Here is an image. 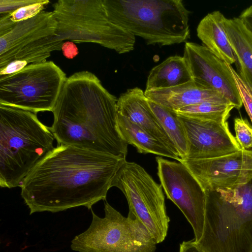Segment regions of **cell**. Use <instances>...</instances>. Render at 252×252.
I'll list each match as a JSON object with an SVG mask.
<instances>
[{
	"label": "cell",
	"instance_id": "3",
	"mask_svg": "<svg viewBox=\"0 0 252 252\" xmlns=\"http://www.w3.org/2000/svg\"><path fill=\"white\" fill-rule=\"evenodd\" d=\"M37 114L0 105V186L21 187L54 149V136Z\"/></svg>",
	"mask_w": 252,
	"mask_h": 252
},
{
	"label": "cell",
	"instance_id": "1",
	"mask_svg": "<svg viewBox=\"0 0 252 252\" xmlns=\"http://www.w3.org/2000/svg\"><path fill=\"white\" fill-rule=\"evenodd\" d=\"M126 158L58 145L24 179L21 195L35 213H57L106 200Z\"/></svg>",
	"mask_w": 252,
	"mask_h": 252
},
{
	"label": "cell",
	"instance_id": "7",
	"mask_svg": "<svg viewBox=\"0 0 252 252\" xmlns=\"http://www.w3.org/2000/svg\"><path fill=\"white\" fill-rule=\"evenodd\" d=\"M91 210L88 228L71 242V250L79 252H155V240L132 213L127 217L104 201V218Z\"/></svg>",
	"mask_w": 252,
	"mask_h": 252
},
{
	"label": "cell",
	"instance_id": "31",
	"mask_svg": "<svg viewBox=\"0 0 252 252\" xmlns=\"http://www.w3.org/2000/svg\"><path fill=\"white\" fill-rule=\"evenodd\" d=\"M179 252H204L194 243L193 240L183 241L180 245Z\"/></svg>",
	"mask_w": 252,
	"mask_h": 252
},
{
	"label": "cell",
	"instance_id": "24",
	"mask_svg": "<svg viewBox=\"0 0 252 252\" xmlns=\"http://www.w3.org/2000/svg\"><path fill=\"white\" fill-rule=\"evenodd\" d=\"M235 81L243 105L252 123V88L243 81L233 67L227 63Z\"/></svg>",
	"mask_w": 252,
	"mask_h": 252
},
{
	"label": "cell",
	"instance_id": "9",
	"mask_svg": "<svg viewBox=\"0 0 252 252\" xmlns=\"http://www.w3.org/2000/svg\"><path fill=\"white\" fill-rule=\"evenodd\" d=\"M113 187L122 191L129 212L143 223L157 243L163 242L170 219L161 184L156 182L141 166L126 160L118 171Z\"/></svg>",
	"mask_w": 252,
	"mask_h": 252
},
{
	"label": "cell",
	"instance_id": "30",
	"mask_svg": "<svg viewBox=\"0 0 252 252\" xmlns=\"http://www.w3.org/2000/svg\"><path fill=\"white\" fill-rule=\"evenodd\" d=\"M252 31V5L243 10L238 17Z\"/></svg>",
	"mask_w": 252,
	"mask_h": 252
},
{
	"label": "cell",
	"instance_id": "12",
	"mask_svg": "<svg viewBox=\"0 0 252 252\" xmlns=\"http://www.w3.org/2000/svg\"><path fill=\"white\" fill-rule=\"evenodd\" d=\"M205 193L234 188L252 180V150L241 149L226 155L182 160Z\"/></svg>",
	"mask_w": 252,
	"mask_h": 252
},
{
	"label": "cell",
	"instance_id": "5",
	"mask_svg": "<svg viewBox=\"0 0 252 252\" xmlns=\"http://www.w3.org/2000/svg\"><path fill=\"white\" fill-rule=\"evenodd\" d=\"M115 24L148 45L179 44L190 36V12L182 0H103Z\"/></svg>",
	"mask_w": 252,
	"mask_h": 252
},
{
	"label": "cell",
	"instance_id": "22",
	"mask_svg": "<svg viewBox=\"0 0 252 252\" xmlns=\"http://www.w3.org/2000/svg\"><path fill=\"white\" fill-rule=\"evenodd\" d=\"M234 108L231 103L204 102L186 106L175 112L179 116L189 118L224 121Z\"/></svg>",
	"mask_w": 252,
	"mask_h": 252
},
{
	"label": "cell",
	"instance_id": "29",
	"mask_svg": "<svg viewBox=\"0 0 252 252\" xmlns=\"http://www.w3.org/2000/svg\"><path fill=\"white\" fill-rule=\"evenodd\" d=\"M63 56L68 59H72L79 53L78 49L76 44L72 41L63 42L62 50Z\"/></svg>",
	"mask_w": 252,
	"mask_h": 252
},
{
	"label": "cell",
	"instance_id": "19",
	"mask_svg": "<svg viewBox=\"0 0 252 252\" xmlns=\"http://www.w3.org/2000/svg\"><path fill=\"white\" fill-rule=\"evenodd\" d=\"M118 125L120 133L128 145L135 147L142 154H153L171 158L180 162L179 155L164 143L146 131L138 125L118 114Z\"/></svg>",
	"mask_w": 252,
	"mask_h": 252
},
{
	"label": "cell",
	"instance_id": "6",
	"mask_svg": "<svg viewBox=\"0 0 252 252\" xmlns=\"http://www.w3.org/2000/svg\"><path fill=\"white\" fill-rule=\"evenodd\" d=\"M53 7L62 40L96 43L119 54L134 49L135 36L111 20L103 0H59Z\"/></svg>",
	"mask_w": 252,
	"mask_h": 252
},
{
	"label": "cell",
	"instance_id": "18",
	"mask_svg": "<svg viewBox=\"0 0 252 252\" xmlns=\"http://www.w3.org/2000/svg\"><path fill=\"white\" fill-rule=\"evenodd\" d=\"M226 18L220 11L207 14L198 24L196 31L203 46L225 63L231 65L235 59L224 30Z\"/></svg>",
	"mask_w": 252,
	"mask_h": 252
},
{
	"label": "cell",
	"instance_id": "20",
	"mask_svg": "<svg viewBox=\"0 0 252 252\" xmlns=\"http://www.w3.org/2000/svg\"><path fill=\"white\" fill-rule=\"evenodd\" d=\"M191 80V75L184 57L171 56L151 69L145 92L172 88Z\"/></svg>",
	"mask_w": 252,
	"mask_h": 252
},
{
	"label": "cell",
	"instance_id": "21",
	"mask_svg": "<svg viewBox=\"0 0 252 252\" xmlns=\"http://www.w3.org/2000/svg\"><path fill=\"white\" fill-rule=\"evenodd\" d=\"M149 104L182 160L186 158L189 144L184 126L175 111L148 99Z\"/></svg>",
	"mask_w": 252,
	"mask_h": 252
},
{
	"label": "cell",
	"instance_id": "17",
	"mask_svg": "<svg viewBox=\"0 0 252 252\" xmlns=\"http://www.w3.org/2000/svg\"><path fill=\"white\" fill-rule=\"evenodd\" d=\"M224 30L234 53L236 72L252 88V31L238 17L226 18Z\"/></svg>",
	"mask_w": 252,
	"mask_h": 252
},
{
	"label": "cell",
	"instance_id": "14",
	"mask_svg": "<svg viewBox=\"0 0 252 252\" xmlns=\"http://www.w3.org/2000/svg\"><path fill=\"white\" fill-rule=\"evenodd\" d=\"M178 116L189 144L184 160L217 157L242 149L231 133L227 121L201 120Z\"/></svg>",
	"mask_w": 252,
	"mask_h": 252
},
{
	"label": "cell",
	"instance_id": "27",
	"mask_svg": "<svg viewBox=\"0 0 252 252\" xmlns=\"http://www.w3.org/2000/svg\"><path fill=\"white\" fill-rule=\"evenodd\" d=\"M28 63L26 61L21 60H14L4 67L0 69V77L8 76L15 73L28 65Z\"/></svg>",
	"mask_w": 252,
	"mask_h": 252
},
{
	"label": "cell",
	"instance_id": "26",
	"mask_svg": "<svg viewBox=\"0 0 252 252\" xmlns=\"http://www.w3.org/2000/svg\"><path fill=\"white\" fill-rule=\"evenodd\" d=\"M42 0H0V14H8L25 6L40 2Z\"/></svg>",
	"mask_w": 252,
	"mask_h": 252
},
{
	"label": "cell",
	"instance_id": "4",
	"mask_svg": "<svg viewBox=\"0 0 252 252\" xmlns=\"http://www.w3.org/2000/svg\"><path fill=\"white\" fill-rule=\"evenodd\" d=\"M205 194L203 230L195 245L204 252H252V180Z\"/></svg>",
	"mask_w": 252,
	"mask_h": 252
},
{
	"label": "cell",
	"instance_id": "10",
	"mask_svg": "<svg viewBox=\"0 0 252 252\" xmlns=\"http://www.w3.org/2000/svg\"><path fill=\"white\" fill-rule=\"evenodd\" d=\"M57 28L53 12L43 11L17 22L0 36V69L17 60L30 64L46 61L52 52L62 50L63 41L57 36Z\"/></svg>",
	"mask_w": 252,
	"mask_h": 252
},
{
	"label": "cell",
	"instance_id": "28",
	"mask_svg": "<svg viewBox=\"0 0 252 252\" xmlns=\"http://www.w3.org/2000/svg\"><path fill=\"white\" fill-rule=\"evenodd\" d=\"M16 23L11 20L10 13L0 14V36L9 32Z\"/></svg>",
	"mask_w": 252,
	"mask_h": 252
},
{
	"label": "cell",
	"instance_id": "8",
	"mask_svg": "<svg viewBox=\"0 0 252 252\" xmlns=\"http://www.w3.org/2000/svg\"><path fill=\"white\" fill-rule=\"evenodd\" d=\"M67 78L53 61L28 64L15 73L0 77V105L36 114L52 112Z\"/></svg>",
	"mask_w": 252,
	"mask_h": 252
},
{
	"label": "cell",
	"instance_id": "2",
	"mask_svg": "<svg viewBox=\"0 0 252 252\" xmlns=\"http://www.w3.org/2000/svg\"><path fill=\"white\" fill-rule=\"evenodd\" d=\"M117 99L92 72L67 77L50 127L58 144L126 158L128 144L118 128Z\"/></svg>",
	"mask_w": 252,
	"mask_h": 252
},
{
	"label": "cell",
	"instance_id": "23",
	"mask_svg": "<svg viewBox=\"0 0 252 252\" xmlns=\"http://www.w3.org/2000/svg\"><path fill=\"white\" fill-rule=\"evenodd\" d=\"M235 137L241 148H252V126L246 119L237 117L234 121Z\"/></svg>",
	"mask_w": 252,
	"mask_h": 252
},
{
	"label": "cell",
	"instance_id": "13",
	"mask_svg": "<svg viewBox=\"0 0 252 252\" xmlns=\"http://www.w3.org/2000/svg\"><path fill=\"white\" fill-rule=\"evenodd\" d=\"M183 57L192 80L200 85L217 91L226 98L235 108L243 103L227 63L203 45L186 42Z\"/></svg>",
	"mask_w": 252,
	"mask_h": 252
},
{
	"label": "cell",
	"instance_id": "25",
	"mask_svg": "<svg viewBox=\"0 0 252 252\" xmlns=\"http://www.w3.org/2000/svg\"><path fill=\"white\" fill-rule=\"evenodd\" d=\"M49 2V0H42L40 2L21 7L10 13V19L13 22L17 23L33 18L43 11Z\"/></svg>",
	"mask_w": 252,
	"mask_h": 252
},
{
	"label": "cell",
	"instance_id": "16",
	"mask_svg": "<svg viewBox=\"0 0 252 252\" xmlns=\"http://www.w3.org/2000/svg\"><path fill=\"white\" fill-rule=\"evenodd\" d=\"M144 93L149 99L174 111L204 102L231 103L220 93L206 88L193 80L172 88L144 91Z\"/></svg>",
	"mask_w": 252,
	"mask_h": 252
},
{
	"label": "cell",
	"instance_id": "15",
	"mask_svg": "<svg viewBox=\"0 0 252 252\" xmlns=\"http://www.w3.org/2000/svg\"><path fill=\"white\" fill-rule=\"evenodd\" d=\"M117 109L118 114L138 125L178 154L151 108L148 98L142 89L135 87L122 94L117 99Z\"/></svg>",
	"mask_w": 252,
	"mask_h": 252
},
{
	"label": "cell",
	"instance_id": "11",
	"mask_svg": "<svg viewBox=\"0 0 252 252\" xmlns=\"http://www.w3.org/2000/svg\"><path fill=\"white\" fill-rule=\"evenodd\" d=\"M158 175L167 197L181 210L193 229L197 242L201 237L205 218L206 194L181 162L156 158Z\"/></svg>",
	"mask_w": 252,
	"mask_h": 252
}]
</instances>
